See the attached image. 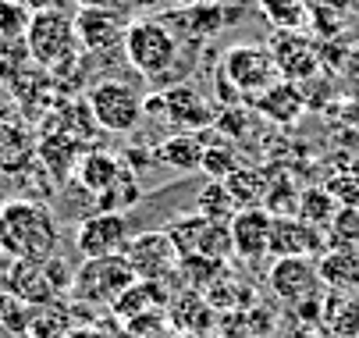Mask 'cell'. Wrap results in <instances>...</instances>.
I'll list each match as a JSON object with an SVG mask.
<instances>
[{"mask_svg":"<svg viewBox=\"0 0 359 338\" xmlns=\"http://www.w3.org/2000/svg\"><path fill=\"white\" fill-rule=\"evenodd\" d=\"M0 246L11 253V260L46 264L50 257H57V246H61L57 217L39 200L11 196L0 207Z\"/></svg>","mask_w":359,"mask_h":338,"instance_id":"6da1fadb","label":"cell"},{"mask_svg":"<svg viewBox=\"0 0 359 338\" xmlns=\"http://www.w3.org/2000/svg\"><path fill=\"white\" fill-rule=\"evenodd\" d=\"M125 58L128 65L142 75V79H164L175 61H178V50H182V43H178V32L164 22V18H135L128 22V32H125Z\"/></svg>","mask_w":359,"mask_h":338,"instance_id":"7a4b0ae2","label":"cell"},{"mask_svg":"<svg viewBox=\"0 0 359 338\" xmlns=\"http://www.w3.org/2000/svg\"><path fill=\"white\" fill-rule=\"evenodd\" d=\"M25 50L36 65L61 72L75 61V54L82 50L79 36H75V18H68L57 8H39L29 18V32H25Z\"/></svg>","mask_w":359,"mask_h":338,"instance_id":"3957f363","label":"cell"},{"mask_svg":"<svg viewBox=\"0 0 359 338\" xmlns=\"http://www.w3.org/2000/svg\"><path fill=\"white\" fill-rule=\"evenodd\" d=\"M221 82L238 96V100H256L274 82H281L278 65L271 58V46L264 43H235L221 58Z\"/></svg>","mask_w":359,"mask_h":338,"instance_id":"277c9868","label":"cell"},{"mask_svg":"<svg viewBox=\"0 0 359 338\" xmlns=\"http://www.w3.org/2000/svg\"><path fill=\"white\" fill-rule=\"evenodd\" d=\"M135 271L128 264V257H96V260H82V267L75 271L72 281V299L79 306H114L118 296L128 285H135Z\"/></svg>","mask_w":359,"mask_h":338,"instance_id":"5b68a950","label":"cell"},{"mask_svg":"<svg viewBox=\"0 0 359 338\" xmlns=\"http://www.w3.org/2000/svg\"><path fill=\"white\" fill-rule=\"evenodd\" d=\"M86 107L100 128L114 135H128L142 121V96L121 79H100L96 86H89Z\"/></svg>","mask_w":359,"mask_h":338,"instance_id":"8992f818","label":"cell"},{"mask_svg":"<svg viewBox=\"0 0 359 338\" xmlns=\"http://www.w3.org/2000/svg\"><path fill=\"white\" fill-rule=\"evenodd\" d=\"M132 228H128V217L118 214V210H96L89 217L79 221L75 228V246L86 260H96V257H125L128 243H132Z\"/></svg>","mask_w":359,"mask_h":338,"instance_id":"52a82bcc","label":"cell"},{"mask_svg":"<svg viewBox=\"0 0 359 338\" xmlns=\"http://www.w3.org/2000/svg\"><path fill=\"white\" fill-rule=\"evenodd\" d=\"M125 257H128L139 281H164L168 285V278H178V267H182V253L175 250L168 231H139L128 243Z\"/></svg>","mask_w":359,"mask_h":338,"instance_id":"ba28073f","label":"cell"},{"mask_svg":"<svg viewBox=\"0 0 359 338\" xmlns=\"http://www.w3.org/2000/svg\"><path fill=\"white\" fill-rule=\"evenodd\" d=\"M271 58L278 65V75L285 82H310L320 72V50L310 36H302L299 29H278L271 36Z\"/></svg>","mask_w":359,"mask_h":338,"instance_id":"9c48e42d","label":"cell"},{"mask_svg":"<svg viewBox=\"0 0 359 338\" xmlns=\"http://www.w3.org/2000/svg\"><path fill=\"white\" fill-rule=\"evenodd\" d=\"M271 292L288 303L299 306L306 299H317L324 292V278H320V264L306 260V257H278L271 264Z\"/></svg>","mask_w":359,"mask_h":338,"instance_id":"30bf717a","label":"cell"},{"mask_svg":"<svg viewBox=\"0 0 359 338\" xmlns=\"http://www.w3.org/2000/svg\"><path fill=\"white\" fill-rule=\"evenodd\" d=\"M125 32H128V25H125L121 11H114L107 4H86L75 15L79 46L89 54H111L118 46H125Z\"/></svg>","mask_w":359,"mask_h":338,"instance_id":"8fae6325","label":"cell"},{"mask_svg":"<svg viewBox=\"0 0 359 338\" xmlns=\"http://www.w3.org/2000/svg\"><path fill=\"white\" fill-rule=\"evenodd\" d=\"M327 250L324 228L302 221V217H274V235H271V257H306L313 260L317 253Z\"/></svg>","mask_w":359,"mask_h":338,"instance_id":"7c38bea8","label":"cell"},{"mask_svg":"<svg viewBox=\"0 0 359 338\" xmlns=\"http://www.w3.org/2000/svg\"><path fill=\"white\" fill-rule=\"evenodd\" d=\"M231 246L242 260H264L271 253V235H274V214L267 207H249L231 217Z\"/></svg>","mask_w":359,"mask_h":338,"instance_id":"4fadbf2b","label":"cell"},{"mask_svg":"<svg viewBox=\"0 0 359 338\" xmlns=\"http://www.w3.org/2000/svg\"><path fill=\"white\" fill-rule=\"evenodd\" d=\"M36 150L39 147L32 142V132L22 121V114L11 104L0 100V171H4V175L25 171Z\"/></svg>","mask_w":359,"mask_h":338,"instance_id":"5bb4252c","label":"cell"},{"mask_svg":"<svg viewBox=\"0 0 359 338\" xmlns=\"http://www.w3.org/2000/svg\"><path fill=\"white\" fill-rule=\"evenodd\" d=\"M168 320L175 327V334H210V327L217 324L210 299L199 288H185V292H171L168 303Z\"/></svg>","mask_w":359,"mask_h":338,"instance_id":"9a60e30c","label":"cell"},{"mask_svg":"<svg viewBox=\"0 0 359 338\" xmlns=\"http://www.w3.org/2000/svg\"><path fill=\"white\" fill-rule=\"evenodd\" d=\"M0 281H4V292L18 296L22 303H29V306H36V310H39V306H50V303H57V292H54V285H50L43 264L15 260Z\"/></svg>","mask_w":359,"mask_h":338,"instance_id":"2e32d148","label":"cell"},{"mask_svg":"<svg viewBox=\"0 0 359 338\" xmlns=\"http://www.w3.org/2000/svg\"><path fill=\"white\" fill-rule=\"evenodd\" d=\"M164 118L182 132H207V125L214 121V107L203 104L192 86H171L164 93Z\"/></svg>","mask_w":359,"mask_h":338,"instance_id":"e0dca14e","label":"cell"},{"mask_svg":"<svg viewBox=\"0 0 359 338\" xmlns=\"http://www.w3.org/2000/svg\"><path fill=\"white\" fill-rule=\"evenodd\" d=\"M306 93H302V86L299 82H274L267 93H260L252 100V107L260 111L267 121H274V125H295L299 118H302V111H306Z\"/></svg>","mask_w":359,"mask_h":338,"instance_id":"ac0fdd59","label":"cell"},{"mask_svg":"<svg viewBox=\"0 0 359 338\" xmlns=\"http://www.w3.org/2000/svg\"><path fill=\"white\" fill-rule=\"evenodd\" d=\"M171 292H175V288H168L164 281H135V285H128L125 292L118 296V303L111 306V313L125 324V320L142 317V313H153V310H168Z\"/></svg>","mask_w":359,"mask_h":338,"instance_id":"d6986e66","label":"cell"},{"mask_svg":"<svg viewBox=\"0 0 359 338\" xmlns=\"http://www.w3.org/2000/svg\"><path fill=\"white\" fill-rule=\"evenodd\" d=\"M121 164H125V161L114 157V154H107V150H89V154H82L79 164H75V182H79L86 192H93V196H104V192H111L114 182L121 178V171H125Z\"/></svg>","mask_w":359,"mask_h":338,"instance_id":"ffe728a7","label":"cell"},{"mask_svg":"<svg viewBox=\"0 0 359 338\" xmlns=\"http://www.w3.org/2000/svg\"><path fill=\"white\" fill-rule=\"evenodd\" d=\"M164 22L171 29H182L189 39H210L214 32H221L228 22V11L221 4H210V0H203L196 8H182L178 15H164Z\"/></svg>","mask_w":359,"mask_h":338,"instance_id":"44dd1931","label":"cell"},{"mask_svg":"<svg viewBox=\"0 0 359 338\" xmlns=\"http://www.w3.org/2000/svg\"><path fill=\"white\" fill-rule=\"evenodd\" d=\"M203 154H207V142H203L199 132H178L171 139H164L157 150H153V157H157L161 164L189 175V171H203Z\"/></svg>","mask_w":359,"mask_h":338,"instance_id":"7402d4cb","label":"cell"},{"mask_svg":"<svg viewBox=\"0 0 359 338\" xmlns=\"http://www.w3.org/2000/svg\"><path fill=\"white\" fill-rule=\"evenodd\" d=\"M320 278L331 292L359 299V250H327L320 257Z\"/></svg>","mask_w":359,"mask_h":338,"instance_id":"603a6c76","label":"cell"},{"mask_svg":"<svg viewBox=\"0 0 359 338\" xmlns=\"http://www.w3.org/2000/svg\"><path fill=\"white\" fill-rule=\"evenodd\" d=\"M224 189L231 192V200L238 210H249V207H264V196H267V175L256 171V168H235L228 178H224Z\"/></svg>","mask_w":359,"mask_h":338,"instance_id":"cb8c5ba5","label":"cell"},{"mask_svg":"<svg viewBox=\"0 0 359 338\" xmlns=\"http://www.w3.org/2000/svg\"><path fill=\"white\" fill-rule=\"evenodd\" d=\"M324 327L338 331L341 338H359V299L345 292H327L324 296Z\"/></svg>","mask_w":359,"mask_h":338,"instance_id":"d4e9b609","label":"cell"},{"mask_svg":"<svg viewBox=\"0 0 359 338\" xmlns=\"http://www.w3.org/2000/svg\"><path fill=\"white\" fill-rule=\"evenodd\" d=\"M72 331H75V313L65 303H50L32 313L25 338H68Z\"/></svg>","mask_w":359,"mask_h":338,"instance_id":"484cf974","label":"cell"},{"mask_svg":"<svg viewBox=\"0 0 359 338\" xmlns=\"http://www.w3.org/2000/svg\"><path fill=\"white\" fill-rule=\"evenodd\" d=\"M338 210H341V207H338V200L327 192V185H313V189H302V192H299V214H295V217L310 221V224H317V228H327Z\"/></svg>","mask_w":359,"mask_h":338,"instance_id":"4316f807","label":"cell"},{"mask_svg":"<svg viewBox=\"0 0 359 338\" xmlns=\"http://www.w3.org/2000/svg\"><path fill=\"white\" fill-rule=\"evenodd\" d=\"M29 18L32 15L18 0H0V54H11L15 46H25Z\"/></svg>","mask_w":359,"mask_h":338,"instance_id":"83f0119b","label":"cell"},{"mask_svg":"<svg viewBox=\"0 0 359 338\" xmlns=\"http://www.w3.org/2000/svg\"><path fill=\"white\" fill-rule=\"evenodd\" d=\"M36 154H39V161L54 171L57 178H65V175L79 164V147H75L68 135H61V132H57V135H46V139L39 142Z\"/></svg>","mask_w":359,"mask_h":338,"instance_id":"f1b7e54d","label":"cell"},{"mask_svg":"<svg viewBox=\"0 0 359 338\" xmlns=\"http://www.w3.org/2000/svg\"><path fill=\"white\" fill-rule=\"evenodd\" d=\"M196 214H203L207 221H221V224H231V217L238 214L231 192L224 189V182H210L207 189L196 196Z\"/></svg>","mask_w":359,"mask_h":338,"instance_id":"f546056e","label":"cell"},{"mask_svg":"<svg viewBox=\"0 0 359 338\" xmlns=\"http://www.w3.org/2000/svg\"><path fill=\"white\" fill-rule=\"evenodd\" d=\"M327 250H359V210L341 207L327 224Z\"/></svg>","mask_w":359,"mask_h":338,"instance_id":"4dcf8cb0","label":"cell"},{"mask_svg":"<svg viewBox=\"0 0 359 338\" xmlns=\"http://www.w3.org/2000/svg\"><path fill=\"white\" fill-rule=\"evenodd\" d=\"M171 334H175V327L168 320V310H153V313L125 320L118 338H171Z\"/></svg>","mask_w":359,"mask_h":338,"instance_id":"1f68e13d","label":"cell"},{"mask_svg":"<svg viewBox=\"0 0 359 338\" xmlns=\"http://www.w3.org/2000/svg\"><path fill=\"white\" fill-rule=\"evenodd\" d=\"M32 313H36V306L22 303L11 292H0V331L4 334H25L32 324Z\"/></svg>","mask_w":359,"mask_h":338,"instance_id":"d6a6232c","label":"cell"},{"mask_svg":"<svg viewBox=\"0 0 359 338\" xmlns=\"http://www.w3.org/2000/svg\"><path fill=\"white\" fill-rule=\"evenodd\" d=\"M203 135V132H199ZM207 142V139H203ZM235 168H242L238 164V157H235V150L231 147H224V142H207V154H203V171L210 175V182H224Z\"/></svg>","mask_w":359,"mask_h":338,"instance_id":"836d02e7","label":"cell"},{"mask_svg":"<svg viewBox=\"0 0 359 338\" xmlns=\"http://www.w3.org/2000/svg\"><path fill=\"white\" fill-rule=\"evenodd\" d=\"M327 192L338 200V207L359 210V175H334V178H327Z\"/></svg>","mask_w":359,"mask_h":338,"instance_id":"e575fe53","label":"cell"},{"mask_svg":"<svg viewBox=\"0 0 359 338\" xmlns=\"http://www.w3.org/2000/svg\"><path fill=\"white\" fill-rule=\"evenodd\" d=\"M43 271H46L50 285H54L57 299H61V296H72V281H75V271L68 267V260H65L61 253H57V257H50V260L43 264Z\"/></svg>","mask_w":359,"mask_h":338,"instance_id":"d590c367","label":"cell"},{"mask_svg":"<svg viewBox=\"0 0 359 338\" xmlns=\"http://www.w3.org/2000/svg\"><path fill=\"white\" fill-rule=\"evenodd\" d=\"M264 8L278 22V29H295L302 22V4L299 0H264Z\"/></svg>","mask_w":359,"mask_h":338,"instance_id":"8d00e7d4","label":"cell"},{"mask_svg":"<svg viewBox=\"0 0 359 338\" xmlns=\"http://www.w3.org/2000/svg\"><path fill=\"white\" fill-rule=\"evenodd\" d=\"M68 338H114V334L104 331V327H96V324H86V327H75Z\"/></svg>","mask_w":359,"mask_h":338,"instance_id":"74e56055","label":"cell"},{"mask_svg":"<svg viewBox=\"0 0 359 338\" xmlns=\"http://www.w3.org/2000/svg\"><path fill=\"white\" fill-rule=\"evenodd\" d=\"M285 338H317V327H299V324H295Z\"/></svg>","mask_w":359,"mask_h":338,"instance_id":"f35d334b","label":"cell"},{"mask_svg":"<svg viewBox=\"0 0 359 338\" xmlns=\"http://www.w3.org/2000/svg\"><path fill=\"white\" fill-rule=\"evenodd\" d=\"M164 0H132V8L135 11H153V8H161Z\"/></svg>","mask_w":359,"mask_h":338,"instance_id":"ab89813d","label":"cell"},{"mask_svg":"<svg viewBox=\"0 0 359 338\" xmlns=\"http://www.w3.org/2000/svg\"><path fill=\"white\" fill-rule=\"evenodd\" d=\"M11 264H15V260H11V253H8L4 246H0V278L8 274V267H11Z\"/></svg>","mask_w":359,"mask_h":338,"instance_id":"60d3db41","label":"cell"},{"mask_svg":"<svg viewBox=\"0 0 359 338\" xmlns=\"http://www.w3.org/2000/svg\"><path fill=\"white\" fill-rule=\"evenodd\" d=\"M175 8H196V4H203V0H171Z\"/></svg>","mask_w":359,"mask_h":338,"instance_id":"b9f144b4","label":"cell"},{"mask_svg":"<svg viewBox=\"0 0 359 338\" xmlns=\"http://www.w3.org/2000/svg\"><path fill=\"white\" fill-rule=\"evenodd\" d=\"M327 4H334V8H345V4H355V0H327Z\"/></svg>","mask_w":359,"mask_h":338,"instance_id":"7bdbcfd3","label":"cell"},{"mask_svg":"<svg viewBox=\"0 0 359 338\" xmlns=\"http://www.w3.org/2000/svg\"><path fill=\"white\" fill-rule=\"evenodd\" d=\"M182 338H221V334H214V331H210V334H182Z\"/></svg>","mask_w":359,"mask_h":338,"instance_id":"ee69618b","label":"cell"},{"mask_svg":"<svg viewBox=\"0 0 359 338\" xmlns=\"http://www.w3.org/2000/svg\"><path fill=\"white\" fill-rule=\"evenodd\" d=\"M0 185H4V171H0ZM8 200H11V196H0V207H4Z\"/></svg>","mask_w":359,"mask_h":338,"instance_id":"f6af8a7d","label":"cell"}]
</instances>
